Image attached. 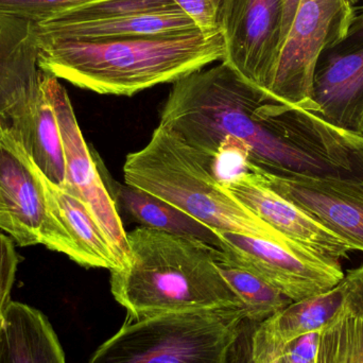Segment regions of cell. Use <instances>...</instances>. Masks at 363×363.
<instances>
[{"instance_id": "cell-22", "label": "cell", "mask_w": 363, "mask_h": 363, "mask_svg": "<svg viewBox=\"0 0 363 363\" xmlns=\"http://www.w3.org/2000/svg\"><path fill=\"white\" fill-rule=\"evenodd\" d=\"M181 10L174 0H98L35 23L36 28L59 27L108 21L131 15L152 14Z\"/></svg>"}, {"instance_id": "cell-13", "label": "cell", "mask_w": 363, "mask_h": 363, "mask_svg": "<svg viewBox=\"0 0 363 363\" xmlns=\"http://www.w3.org/2000/svg\"><path fill=\"white\" fill-rule=\"evenodd\" d=\"M222 186L254 215L305 249L337 262L353 252L308 213L271 189L258 174L243 172Z\"/></svg>"}, {"instance_id": "cell-15", "label": "cell", "mask_w": 363, "mask_h": 363, "mask_svg": "<svg viewBox=\"0 0 363 363\" xmlns=\"http://www.w3.org/2000/svg\"><path fill=\"white\" fill-rule=\"evenodd\" d=\"M0 363H67L48 318L11 301L0 322Z\"/></svg>"}, {"instance_id": "cell-31", "label": "cell", "mask_w": 363, "mask_h": 363, "mask_svg": "<svg viewBox=\"0 0 363 363\" xmlns=\"http://www.w3.org/2000/svg\"><path fill=\"white\" fill-rule=\"evenodd\" d=\"M2 220H4V208H2L1 200H0V226H1Z\"/></svg>"}, {"instance_id": "cell-23", "label": "cell", "mask_w": 363, "mask_h": 363, "mask_svg": "<svg viewBox=\"0 0 363 363\" xmlns=\"http://www.w3.org/2000/svg\"><path fill=\"white\" fill-rule=\"evenodd\" d=\"M315 363H363V319L345 303L320 333Z\"/></svg>"}, {"instance_id": "cell-6", "label": "cell", "mask_w": 363, "mask_h": 363, "mask_svg": "<svg viewBox=\"0 0 363 363\" xmlns=\"http://www.w3.org/2000/svg\"><path fill=\"white\" fill-rule=\"evenodd\" d=\"M355 9L352 0H300L266 94L317 112L311 87L318 57L345 33Z\"/></svg>"}, {"instance_id": "cell-11", "label": "cell", "mask_w": 363, "mask_h": 363, "mask_svg": "<svg viewBox=\"0 0 363 363\" xmlns=\"http://www.w3.org/2000/svg\"><path fill=\"white\" fill-rule=\"evenodd\" d=\"M311 99L326 123L363 135V6L345 33L320 53Z\"/></svg>"}, {"instance_id": "cell-16", "label": "cell", "mask_w": 363, "mask_h": 363, "mask_svg": "<svg viewBox=\"0 0 363 363\" xmlns=\"http://www.w3.org/2000/svg\"><path fill=\"white\" fill-rule=\"evenodd\" d=\"M40 176L51 209L76 247L77 264L110 271L121 268L108 238L85 203L66 188L53 185L42 172Z\"/></svg>"}, {"instance_id": "cell-25", "label": "cell", "mask_w": 363, "mask_h": 363, "mask_svg": "<svg viewBox=\"0 0 363 363\" xmlns=\"http://www.w3.org/2000/svg\"><path fill=\"white\" fill-rule=\"evenodd\" d=\"M256 322L245 318L228 352V363H279L281 356L269 353L254 341Z\"/></svg>"}, {"instance_id": "cell-4", "label": "cell", "mask_w": 363, "mask_h": 363, "mask_svg": "<svg viewBox=\"0 0 363 363\" xmlns=\"http://www.w3.org/2000/svg\"><path fill=\"white\" fill-rule=\"evenodd\" d=\"M213 159L159 127L123 165L127 185L172 205L211 230L272 241L291 239L254 215L213 176Z\"/></svg>"}, {"instance_id": "cell-27", "label": "cell", "mask_w": 363, "mask_h": 363, "mask_svg": "<svg viewBox=\"0 0 363 363\" xmlns=\"http://www.w3.org/2000/svg\"><path fill=\"white\" fill-rule=\"evenodd\" d=\"M174 4L206 35L219 33L218 17L223 0H174Z\"/></svg>"}, {"instance_id": "cell-28", "label": "cell", "mask_w": 363, "mask_h": 363, "mask_svg": "<svg viewBox=\"0 0 363 363\" xmlns=\"http://www.w3.org/2000/svg\"><path fill=\"white\" fill-rule=\"evenodd\" d=\"M320 333H311L288 343L281 357L292 363H315Z\"/></svg>"}, {"instance_id": "cell-32", "label": "cell", "mask_w": 363, "mask_h": 363, "mask_svg": "<svg viewBox=\"0 0 363 363\" xmlns=\"http://www.w3.org/2000/svg\"><path fill=\"white\" fill-rule=\"evenodd\" d=\"M279 363H292V362H288V360H286L285 358L281 357V360H279Z\"/></svg>"}, {"instance_id": "cell-20", "label": "cell", "mask_w": 363, "mask_h": 363, "mask_svg": "<svg viewBox=\"0 0 363 363\" xmlns=\"http://www.w3.org/2000/svg\"><path fill=\"white\" fill-rule=\"evenodd\" d=\"M115 196L123 208L145 228H155L172 234L194 237L218 247L215 230L187 213L132 186L117 185Z\"/></svg>"}, {"instance_id": "cell-29", "label": "cell", "mask_w": 363, "mask_h": 363, "mask_svg": "<svg viewBox=\"0 0 363 363\" xmlns=\"http://www.w3.org/2000/svg\"><path fill=\"white\" fill-rule=\"evenodd\" d=\"M341 285L345 289V307L363 319V264L347 271Z\"/></svg>"}, {"instance_id": "cell-7", "label": "cell", "mask_w": 363, "mask_h": 363, "mask_svg": "<svg viewBox=\"0 0 363 363\" xmlns=\"http://www.w3.org/2000/svg\"><path fill=\"white\" fill-rule=\"evenodd\" d=\"M0 228L19 247L44 245L77 262L76 247L49 204L40 170L10 130L0 127Z\"/></svg>"}, {"instance_id": "cell-10", "label": "cell", "mask_w": 363, "mask_h": 363, "mask_svg": "<svg viewBox=\"0 0 363 363\" xmlns=\"http://www.w3.org/2000/svg\"><path fill=\"white\" fill-rule=\"evenodd\" d=\"M40 84L59 121L66 160V189L76 194L93 213L108 238L121 267L129 254L127 233L116 208V203L106 189L97 164L85 143L66 89L59 79L42 72Z\"/></svg>"}, {"instance_id": "cell-1", "label": "cell", "mask_w": 363, "mask_h": 363, "mask_svg": "<svg viewBox=\"0 0 363 363\" xmlns=\"http://www.w3.org/2000/svg\"><path fill=\"white\" fill-rule=\"evenodd\" d=\"M172 84L160 125L211 159L230 138L245 145L247 172L363 186V135L273 99L224 62Z\"/></svg>"}, {"instance_id": "cell-5", "label": "cell", "mask_w": 363, "mask_h": 363, "mask_svg": "<svg viewBox=\"0 0 363 363\" xmlns=\"http://www.w3.org/2000/svg\"><path fill=\"white\" fill-rule=\"evenodd\" d=\"M247 307L174 311L127 321L87 363H228Z\"/></svg>"}, {"instance_id": "cell-12", "label": "cell", "mask_w": 363, "mask_h": 363, "mask_svg": "<svg viewBox=\"0 0 363 363\" xmlns=\"http://www.w3.org/2000/svg\"><path fill=\"white\" fill-rule=\"evenodd\" d=\"M35 21L0 12V127L13 130L42 94Z\"/></svg>"}, {"instance_id": "cell-2", "label": "cell", "mask_w": 363, "mask_h": 363, "mask_svg": "<svg viewBox=\"0 0 363 363\" xmlns=\"http://www.w3.org/2000/svg\"><path fill=\"white\" fill-rule=\"evenodd\" d=\"M224 48L220 32L200 30L89 40L38 34V68L101 95L133 96L222 61Z\"/></svg>"}, {"instance_id": "cell-26", "label": "cell", "mask_w": 363, "mask_h": 363, "mask_svg": "<svg viewBox=\"0 0 363 363\" xmlns=\"http://www.w3.org/2000/svg\"><path fill=\"white\" fill-rule=\"evenodd\" d=\"M18 262L14 242L0 233V322L12 301L11 292L15 283Z\"/></svg>"}, {"instance_id": "cell-18", "label": "cell", "mask_w": 363, "mask_h": 363, "mask_svg": "<svg viewBox=\"0 0 363 363\" xmlns=\"http://www.w3.org/2000/svg\"><path fill=\"white\" fill-rule=\"evenodd\" d=\"M10 131L43 176L53 185L65 188L63 138L57 114L43 87L29 116Z\"/></svg>"}, {"instance_id": "cell-19", "label": "cell", "mask_w": 363, "mask_h": 363, "mask_svg": "<svg viewBox=\"0 0 363 363\" xmlns=\"http://www.w3.org/2000/svg\"><path fill=\"white\" fill-rule=\"evenodd\" d=\"M36 27V26H35ZM40 35L72 40H104L123 36L189 32L199 30L182 10L152 14L131 15L108 21L38 29Z\"/></svg>"}, {"instance_id": "cell-30", "label": "cell", "mask_w": 363, "mask_h": 363, "mask_svg": "<svg viewBox=\"0 0 363 363\" xmlns=\"http://www.w3.org/2000/svg\"><path fill=\"white\" fill-rule=\"evenodd\" d=\"M300 0H284L283 31H281V44L289 31L290 26L294 21V14L298 9Z\"/></svg>"}, {"instance_id": "cell-9", "label": "cell", "mask_w": 363, "mask_h": 363, "mask_svg": "<svg viewBox=\"0 0 363 363\" xmlns=\"http://www.w3.org/2000/svg\"><path fill=\"white\" fill-rule=\"evenodd\" d=\"M283 19L284 0H223L220 8L222 62L264 93L281 50Z\"/></svg>"}, {"instance_id": "cell-14", "label": "cell", "mask_w": 363, "mask_h": 363, "mask_svg": "<svg viewBox=\"0 0 363 363\" xmlns=\"http://www.w3.org/2000/svg\"><path fill=\"white\" fill-rule=\"evenodd\" d=\"M259 177L271 189L300 207L353 251L363 252L362 185L345 181Z\"/></svg>"}, {"instance_id": "cell-17", "label": "cell", "mask_w": 363, "mask_h": 363, "mask_svg": "<svg viewBox=\"0 0 363 363\" xmlns=\"http://www.w3.org/2000/svg\"><path fill=\"white\" fill-rule=\"evenodd\" d=\"M345 303L341 283L318 296L292 302L264 322H257L255 337L270 351L283 355L288 343L311 333H319L336 317Z\"/></svg>"}, {"instance_id": "cell-3", "label": "cell", "mask_w": 363, "mask_h": 363, "mask_svg": "<svg viewBox=\"0 0 363 363\" xmlns=\"http://www.w3.org/2000/svg\"><path fill=\"white\" fill-rule=\"evenodd\" d=\"M129 254L111 271L113 298L127 321L174 311L245 307L218 270L217 247L155 228L127 233Z\"/></svg>"}, {"instance_id": "cell-24", "label": "cell", "mask_w": 363, "mask_h": 363, "mask_svg": "<svg viewBox=\"0 0 363 363\" xmlns=\"http://www.w3.org/2000/svg\"><path fill=\"white\" fill-rule=\"evenodd\" d=\"M94 1L98 0H0V12L38 23Z\"/></svg>"}, {"instance_id": "cell-8", "label": "cell", "mask_w": 363, "mask_h": 363, "mask_svg": "<svg viewBox=\"0 0 363 363\" xmlns=\"http://www.w3.org/2000/svg\"><path fill=\"white\" fill-rule=\"evenodd\" d=\"M215 230L218 249L245 270L260 277L290 300H303L336 287L345 273L333 262L292 240L272 241Z\"/></svg>"}, {"instance_id": "cell-21", "label": "cell", "mask_w": 363, "mask_h": 363, "mask_svg": "<svg viewBox=\"0 0 363 363\" xmlns=\"http://www.w3.org/2000/svg\"><path fill=\"white\" fill-rule=\"evenodd\" d=\"M215 262L222 277L249 311L247 319L264 322L294 302L264 279L235 264L218 247Z\"/></svg>"}]
</instances>
